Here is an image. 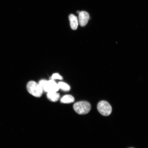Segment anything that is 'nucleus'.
<instances>
[{
  "label": "nucleus",
  "instance_id": "obj_6",
  "mask_svg": "<svg viewBox=\"0 0 148 148\" xmlns=\"http://www.w3.org/2000/svg\"><path fill=\"white\" fill-rule=\"evenodd\" d=\"M70 25L73 30L77 29L78 27L79 22L77 16L73 14H70L69 16Z\"/></svg>",
  "mask_w": 148,
  "mask_h": 148
},
{
  "label": "nucleus",
  "instance_id": "obj_1",
  "mask_svg": "<svg viewBox=\"0 0 148 148\" xmlns=\"http://www.w3.org/2000/svg\"><path fill=\"white\" fill-rule=\"evenodd\" d=\"M91 108L90 103L86 101L77 102L73 105L74 110L79 114H87L89 112Z\"/></svg>",
  "mask_w": 148,
  "mask_h": 148
},
{
  "label": "nucleus",
  "instance_id": "obj_10",
  "mask_svg": "<svg viewBox=\"0 0 148 148\" xmlns=\"http://www.w3.org/2000/svg\"><path fill=\"white\" fill-rule=\"evenodd\" d=\"M51 79L54 80V79H58L62 80L63 79L62 77L58 73H56L53 74L52 76Z\"/></svg>",
  "mask_w": 148,
  "mask_h": 148
},
{
  "label": "nucleus",
  "instance_id": "obj_7",
  "mask_svg": "<svg viewBox=\"0 0 148 148\" xmlns=\"http://www.w3.org/2000/svg\"><path fill=\"white\" fill-rule=\"evenodd\" d=\"M47 97L50 101L53 102H56L60 99V94L57 92H47Z\"/></svg>",
  "mask_w": 148,
  "mask_h": 148
},
{
  "label": "nucleus",
  "instance_id": "obj_9",
  "mask_svg": "<svg viewBox=\"0 0 148 148\" xmlns=\"http://www.w3.org/2000/svg\"><path fill=\"white\" fill-rule=\"evenodd\" d=\"M59 89L65 92L69 91L70 90V86L66 83L64 82H59L58 83Z\"/></svg>",
  "mask_w": 148,
  "mask_h": 148
},
{
  "label": "nucleus",
  "instance_id": "obj_3",
  "mask_svg": "<svg viewBox=\"0 0 148 148\" xmlns=\"http://www.w3.org/2000/svg\"><path fill=\"white\" fill-rule=\"evenodd\" d=\"M98 111L102 115L107 116L112 112V107L108 102L102 101L99 102L97 106Z\"/></svg>",
  "mask_w": 148,
  "mask_h": 148
},
{
  "label": "nucleus",
  "instance_id": "obj_5",
  "mask_svg": "<svg viewBox=\"0 0 148 148\" xmlns=\"http://www.w3.org/2000/svg\"><path fill=\"white\" fill-rule=\"evenodd\" d=\"M79 23L81 27H84L88 23L90 15L86 11H81L79 14Z\"/></svg>",
  "mask_w": 148,
  "mask_h": 148
},
{
  "label": "nucleus",
  "instance_id": "obj_11",
  "mask_svg": "<svg viewBox=\"0 0 148 148\" xmlns=\"http://www.w3.org/2000/svg\"><path fill=\"white\" fill-rule=\"evenodd\" d=\"M79 12H79V11H77V13L78 14H79Z\"/></svg>",
  "mask_w": 148,
  "mask_h": 148
},
{
  "label": "nucleus",
  "instance_id": "obj_8",
  "mask_svg": "<svg viewBox=\"0 0 148 148\" xmlns=\"http://www.w3.org/2000/svg\"><path fill=\"white\" fill-rule=\"evenodd\" d=\"M75 98L73 96L70 95H65L60 99L61 102L64 103H70L74 102Z\"/></svg>",
  "mask_w": 148,
  "mask_h": 148
},
{
  "label": "nucleus",
  "instance_id": "obj_4",
  "mask_svg": "<svg viewBox=\"0 0 148 148\" xmlns=\"http://www.w3.org/2000/svg\"><path fill=\"white\" fill-rule=\"evenodd\" d=\"M60 89L58 84L54 80L47 81L42 88V91L47 92H57Z\"/></svg>",
  "mask_w": 148,
  "mask_h": 148
},
{
  "label": "nucleus",
  "instance_id": "obj_2",
  "mask_svg": "<svg viewBox=\"0 0 148 148\" xmlns=\"http://www.w3.org/2000/svg\"><path fill=\"white\" fill-rule=\"evenodd\" d=\"M28 92L35 97H41L43 92L40 87L34 81H30L28 83L27 86Z\"/></svg>",
  "mask_w": 148,
  "mask_h": 148
}]
</instances>
